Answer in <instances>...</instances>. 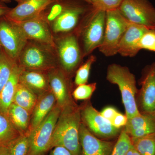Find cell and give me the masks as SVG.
Returning <instances> with one entry per match:
<instances>
[{
	"mask_svg": "<svg viewBox=\"0 0 155 155\" xmlns=\"http://www.w3.org/2000/svg\"><path fill=\"white\" fill-rule=\"evenodd\" d=\"M81 123L80 108L75 103L61 109L52 137L50 150L61 146L67 149L73 155H80L79 130Z\"/></svg>",
	"mask_w": 155,
	"mask_h": 155,
	"instance_id": "cell-1",
	"label": "cell"
},
{
	"mask_svg": "<svg viewBox=\"0 0 155 155\" xmlns=\"http://www.w3.org/2000/svg\"><path fill=\"white\" fill-rule=\"evenodd\" d=\"M106 12L91 8L75 31L81 43L84 58L90 55L102 43L106 27Z\"/></svg>",
	"mask_w": 155,
	"mask_h": 155,
	"instance_id": "cell-2",
	"label": "cell"
},
{
	"mask_svg": "<svg viewBox=\"0 0 155 155\" xmlns=\"http://www.w3.org/2000/svg\"><path fill=\"white\" fill-rule=\"evenodd\" d=\"M106 78L119 87L127 119L140 114L137 102L138 90L135 75L128 68L118 64H110L107 69Z\"/></svg>",
	"mask_w": 155,
	"mask_h": 155,
	"instance_id": "cell-3",
	"label": "cell"
},
{
	"mask_svg": "<svg viewBox=\"0 0 155 155\" xmlns=\"http://www.w3.org/2000/svg\"><path fill=\"white\" fill-rule=\"evenodd\" d=\"M17 62L22 69L46 72L59 67L55 49L31 40L27 41Z\"/></svg>",
	"mask_w": 155,
	"mask_h": 155,
	"instance_id": "cell-4",
	"label": "cell"
},
{
	"mask_svg": "<svg viewBox=\"0 0 155 155\" xmlns=\"http://www.w3.org/2000/svg\"><path fill=\"white\" fill-rule=\"evenodd\" d=\"M55 44L59 67L70 77L84 58L77 34L73 31L55 37Z\"/></svg>",
	"mask_w": 155,
	"mask_h": 155,
	"instance_id": "cell-5",
	"label": "cell"
},
{
	"mask_svg": "<svg viewBox=\"0 0 155 155\" xmlns=\"http://www.w3.org/2000/svg\"><path fill=\"white\" fill-rule=\"evenodd\" d=\"M129 23L119 9L107 11L104 36L98 48L100 52L107 57L117 54L119 43Z\"/></svg>",
	"mask_w": 155,
	"mask_h": 155,
	"instance_id": "cell-6",
	"label": "cell"
},
{
	"mask_svg": "<svg viewBox=\"0 0 155 155\" xmlns=\"http://www.w3.org/2000/svg\"><path fill=\"white\" fill-rule=\"evenodd\" d=\"M61 111L57 104L45 119L28 134L29 148L27 155H44L50 150L52 137Z\"/></svg>",
	"mask_w": 155,
	"mask_h": 155,
	"instance_id": "cell-7",
	"label": "cell"
},
{
	"mask_svg": "<svg viewBox=\"0 0 155 155\" xmlns=\"http://www.w3.org/2000/svg\"><path fill=\"white\" fill-rule=\"evenodd\" d=\"M27 41L16 22L5 16L0 17V45L7 55L17 62Z\"/></svg>",
	"mask_w": 155,
	"mask_h": 155,
	"instance_id": "cell-8",
	"label": "cell"
},
{
	"mask_svg": "<svg viewBox=\"0 0 155 155\" xmlns=\"http://www.w3.org/2000/svg\"><path fill=\"white\" fill-rule=\"evenodd\" d=\"M91 5L82 0H69L60 16L51 25L54 34L75 31Z\"/></svg>",
	"mask_w": 155,
	"mask_h": 155,
	"instance_id": "cell-9",
	"label": "cell"
},
{
	"mask_svg": "<svg viewBox=\"0 0 155 155\" xmlns=\"http://www.w3.org/2000/svg\"><path fill=\"white\" fill-rule=\"evenodd\" d=\"M118 9L130 23L155 28V8L149 0H123Z\"/></svg>",
	"mask_w": 155,
	"mask_h": 155,
	"instance_id": "cell-10",
	"label": "cell"
},
{
	"mask_svg": "<svg viewBox=\"0 0 155 155\" xmlns=\"http://www.w3.org/2000/svg\"><path fill=\"white\" fill-rule=\"evenodd\" d=\"M137 102L140 113L155 117V62L142 71Z\"/></svg>",
	"mask_w": 155,
	"mask_h": 155,
	"instance_id": "cell-11",
	"label": "cell"
},
{
	"mask_svg": "<svg viewBox=\"0 0 155 155\" xmlns=\"http://www.w3.org/2000/svg\"><path fill=\"white\" fill-rule=\"evenodd\" d=\"M80 110L82 123L92 133L104 138L114 137L119 133V129L114 127L90 103L85 104Z\"/></svg>",
	"mask_w": 155,
	"mask_h": 155,
	"instance_id": "cell-12",
	"label": "cell"
},
{
	"mask_svg": "<svg viewBox=\"0 0 155 155\" xmlns=\"http://www.w3.org/2000/svg\"><path fill=\"white\" fill-rule=\"evenodd\" d=\"M16 23L28 40L47 45L55 49L54 34L50 25L40 15L33 19Z\"/></svg>",
	"mask_w": 155,
	"mask_h": 155,
	"instance_id": "cell-13",
	"label": "cell"
},
{
	"mask_svg": "<svg viewBox=\"0 0 155 155\" xmlns=\"http://www.w3.org/2000/svg\"><path fill=\"white\" fill-rule=\"evenodd\" d=\"M48 74L50 89L58 106L62 109L74 103L71 97L69 76L59 67L50 70Z\"/></svg>",
	"mask_w": 155,
	"mask_h": 155,
	"instance_id": "cell-14",
	"label": "cell"
},
{
	"mask_svg": "<svg viewBox=\"0 0 155 155\" xmlns=\"http://www.w3.org/2000/svg\"><path fill=\"white\" fill-rule=\"evenodd\" d=\"M54 0H22L5 16L14 22L38 17Z\"/></svg>",
	"mask_w": 155,
	"mask_h": 155,
	"instance_id": "cell-15",
	"label": "cell"
},
{
	"mask_svg": "<svg viewBox=\"0 0 155 155\" xmlns=\"http://www.w3.org/2000/svg\"><path fill=\"white\" fill-rule=\"evenodd\" d=\"M80 155H110L113 144L97 138L81 122L79 130Z\"/></svg>",
	"mask_w": 155,
	"mask_h": 155,
	"instance_id": "cell-16",
	"label": "cell"
},
{
	"mask_svg": "<svg viewBox=\"0 0 155 155\" xmlns=\"http://www.w3.org/2000/svg\"><path fill=\"white\" fill-rule=\"evenodd\" d=\"M148 29L142 25L129 23L119 43L118 54L123 57L133 58L136 56L140 51V38Z\"/></svg>",
	"mask_w": 155,
	"mask_h": 155,
	"instance_id": "cell-17",
	"label": "cell"
},
{
	"mask_svg": "<svg viewBox=\"0 0 155 155\" xmlns=\"http://www.w3.org/2000/svg\"><path fill=\"white\" fill-rule=\"evenodd\" d=\"M19 81L38 97L50 90L48 72L45 71L22 69Z\"/></svg>",
	"mask_w": 155,
	"mask_h": 155,
	"instance_id": "cell-18",
	"label": "cell"
},
{
	"mask_svg": "<svg viewBox=\"0 0 155 155\" xmlns=\"http://www.w3.org/2000/svg\"><path fill=\"white\" fill-rule=\"evenodd\" d=\"M56 104L57 101L51 89L48 91L38 97L31 116L28 134L45 119Z\"/></svg>",
	"mask_w": 155,
	"mask_h": 155,
	"instance_id": "cell-19",
	"label": "cell"
},
{
	"mask_svg": "<svg viewBox=\"0 0 155 155\" xmlns=\"http://www.w3.org/2000/svg\"><path fill=\"white\" fill-rule=\"evenodd\" d=\"M130 137H140L155 133V117L140 114L127 119L124 129Z\"/></svg>",
	"mask_w": 155,
	"mask_h": 155,
	"instance_id": "cell-20",
	"label": "cell"
},
{
	"mask_svg": "<svg viewBox=\"0 0 155 155\" xmlns=\"http://www.w3.org/2000/svg\"><path fill=\"white\" fill-rule=\"evenodd\" d=\"M22 68L18 63L14 67L8 82L0 91V112L8 113L13 100L16 89L19 83V77Z\"/></svg>",
	"mask_w": 155,
	"mask_h": 155,
	"instance_id": "cell-21",
	"label": "cell"
},
{
	"mask_svg": "<svg viewBox=\"0 0 155 155\" xmlns=\"http://www.w3.org/2000/svg\"><path fill=\"white\" fill-rule=\"evenodd\" d=\"M7 114L14 127L21 135L28 133L31 116L30 112L12 103Z\"/></svg>",
	"mask_w": 155,
	"mask_h": 155,
	"instance_id": "cell-22",
	"label": "cell"
},
{
	"mask_svg": "<svg viewBox=\"0 0 155 155\" xmlns=\"http://www.w3.org/2000/svg\"><path fill=\"white\" fill-rule=\"evenodd\" d=\"M38 97L25 85L19 82L16 89L13 102L31 114Z\"/></svg>",
	"mask_w": 155,
	"mask_h": 155,
	"instance_id": "cell-23",
	"label": "cell"
},
{
	"mask_svg": "<svg viewBox=\"0 0 155 155\" xmlns=\"http://www.w3.org/2000/svg\"><path fill=\"white\" fill-rule=\"evenodd\" d=\"M20 135L8 114L0 112V146H7Z\"/></svg>",
	"mask_w": 155,
	"mask_h": 155,
	"instance_id": "cell-24",
	"label": "cell"
},
{
	"mask_svg": "<svg viewBox=\"0 0 155 155\" xmlns=\"http://www.w3.org/2000/svg\"><path fill=\"white\" fill-rule=\"evenodd\" d=\"M132 145L141 155H155V133L140 137H130Z\"/></svg>",
	"mask_w": 155,
	"mask_h": 155,
	"instance_id": "cell-25",
	"label": "cell"
},
{
	"mask_svg": "<svg viewBox=\"0 0 155 155\" xmlns=\"http://www.w3.org/2000/svg\"><path fill=\"white\" fill-rule=\"evenodd\" d=\"M17 63L3 51L0 57V91L11 77Z\"/></svg>",
	"mask_w": 155,
	"mask_h": 155,
	"instance_id": "cell-26",
	"label": "cell"
},
{
	"mask_svg": "<svg viewBox=\"0 0 155 155\" xmlns=\"http://www.w3.org/2000/svg\"><path fill=\"white\" fill-rule=\"evenodd\" d=\"M7 147L9 155H27L29 148L28 134L20 135Z\"/></svg>",
	"mask_w": 155,
	"mask_h": 155,
	"instance_id": "cell-27",
	"label": "cell"
},
{
	"mask_svg": "<svg viewBox=\"0 0 155 155\" xmlns=\"http://www.w3.org/2000/svg\"><path fill=\"white\" fill-rule=\"evenodd\" d=\"M96 60L95 56L91 55L84 64L79 66L76 70L74 80L76 86L87 83L92 66Z\"/></svg>",
	"mask_w": 155,
	"mask_h": 155,
	"instance_id": "cell-28",
	"label": "cell"
},
{
	"mask_svg": "<svg viewBox=\"0 0 155 155\" xmlns=\"http://www.w3.org/2000/svg\"><path fill=\"white\" fill-rule=\"evenodd\" d=\"M132 143L130 136L125 130H122L110 155H126Z\"/></svg>",
	"mask_w": 155,
	"mask_h": 155,
	"instance_id": "cell-29",
	"label": "cell"
},
{
	"mask_svg": "<svg viewBox=\"0 0 155 155\" xmlns=\"http://www.w3.org/2000/svg\"><path fill=\"white\" fill-rule=\"evenodd\" d=\"M97 83L84 84L78 85L73 91L72 96L76 100L89 99L97 88Z\"/></svg>",
	"mask_w": 155,
	"mask_h": 155,
	"instance_id": "cell-30",
	"label": "cell"
},
{
	"mask_svg": "<svg viewBox=\"0 0 155 155\" xmlns=\"http://www.w3.org/2000/svg\"><path fill=\"white\" fill-rule=\"evenodd\" d=\"M123 0H89L90 4L94 8L107 11L119 8Z\"/></svg>",
	"mask_w": 155,
	"mask_h": 155,
	"instance_id": "cell-31",
	"label": "cell"
},
{
	"mask_svg": "<svg viewBox=\"0 0 155 155\" xmlns=\"http://www.w3.org/2000/svg\"><path fill=\"white\" fill-rule=\"evenodd\" d=\"M140 50H148L155 53V28H148L143 35L139 42Z\"/></svg>",
	"mask_w": 155,
	"mask_h": 155,
	"instance_id": "cell-32",
	"label": "cell"
},
{
	"mask_svg": "<svg viewBox=\"0 0 155 155\" xmlns=\"http://www.w3.org/2000/svg\"><path fill=\"white\" fill-rule=\"evenodd\" d=\"M127 121V118L126 115L118 112L112 120L111 123L114 127L119 129L120 127L125 126Z\"/></svg>",
	"mask_w": 155,
	"mask_h": 155,
	"instance_id": "cell-33",
	"label": "cell"
},
{
	"mask_svg": "<svg viewBox=\"0 0 155 155\" xmlns=\"http://www.w3.org/2000/svg\"><path fill=\"white\" fill-rule=\"evenodd\" d=\"M118 113V111L114 107H107L101 112L104 117L111 122Z\"/></svg>",
	"mask_w": 155,
	"mask_h": 155,
	"instance_id": "cell-34",
	"label": "cell"
},
{
	"mask_svg": "<svg viewBox=\"0 0 155 155\" xmlns=\"http://www.w3.org/2000/svg\"><path fill=\"white\" fill-rule=\"evenodd\" d=\"M50 155H73L66 148L58 146L53 148Z\"/></svg>",
	"mask_w": 155,
	"mask_h": 155,
	"instance_id": "cell-35",
	"label": "cell"
},
{
	"mask_svg": "<svg viewBox=\"0 0 155 155\" xmlns=\"http://www.w3.org/2000/svg\"><path fill=\"white\" fill-rule=\"evenodd\" d=\"M11 9V8L6 5L4 3L0 2V17L6 15Z\"/></svg>",
	"mask_w": 155,
	"mask_h": 155,
	"instance_id": "cell-36",
	"label": "cell"
},
{
	"mask_svg": "<svg viewBox=\"0 0 155 155\" xmlns=\"http://www.w3.org/2000/svg\"><path fill=\"white\" fill-rule=\"evenodd\" d=\"M126 155H141L135 149V148L133 147V146L131 145L130 149L128 150Z\"/></svg>",
	"mask_w": 155,
	"mask_h": 155,
	"instance_id": "cell-37",
	"label": "cell"
},
{
	"mask_svg": "<svg viewBox=\"0 0 155 155\" xmlns=\"http://www.w3.org/2000/svg\"><path fill=\"white\" fill-rule=\"evenodd\" d=\"M0 155H9L7 146H0Z\"/></svg>",
	"mask_w": 155,
	"mask_h": 155,
	"instance_id": "cell-38",
	"label": "cell"
},
{
	"mask_svg": "<svg viewBox=\"0 0 155 155\" xmlns=\"http://www.w3.org/2000/svg\"><path fill=\"white\" fill-rule=\"evenodd\" d=\"M12 0H0V2H2V3H9L11 2ZM13 1H16L17 3L19 2H21L22 0H13Z\"/></svg>",
	"mask_w": 155,
	"mask_h": 155,
	"instance_id": "cell-39",
	"label": "cell"
},
{
	"mask_svg": "<svg viewBox=\"0 0 155 155\" xmlns=\"http://www.w3.org/2000/svg\"><path fill=\"white\" fill-rule=\"evenodd\" d=\"M3 50L2 48V47H1V45H0V57H1V55H2V53L3 52Z\"/></svg>",
	"mask_w": 155,
	"mask_h": 155,
	"instance_id": "cell-40",
	"label": "cell"
},
{
	"mask_svg": "<svg viewBox=\"0 0 155 155\" xmlns=\"http://www.w3.org/2000/svg\"><path fill=\"white\" fill-rule=\"evenodd\" d=\"M82 1H84V2H86L88 3L89 4H90L89 0H82Z\"/></svg>",
	"mask_w": 155,
	"mask_h": 155,
	"instance_id": "cell-41",
	"label": "cell"
}]
</instances>
